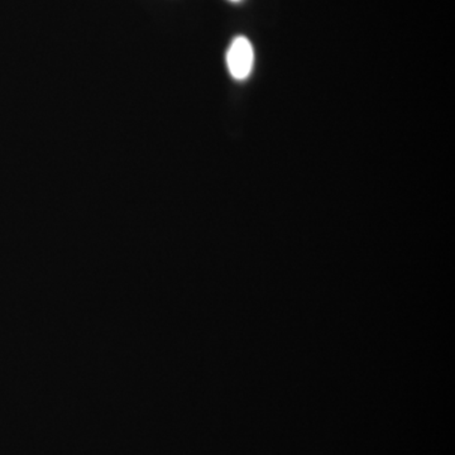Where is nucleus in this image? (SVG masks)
<instances>
[{"mask_svg": "<svg viewBox=\"0 0 455 455\" xmlns=\"http://www.w3.org/2000/svg\"><path fill=\"white\" fill-rule=\"evenodd\" d=\"M254 50L252 44L243 36H238L230 44L227 52V66L233 79L245 80L252 74Z\"/></svg>", "mask_w": 455, "mask_h": 455, "instance_id": "f257e3e1", "label": "nucleus"}, {"mask_svg": "<svg viewBox=\"0 0 455 455\" xmlns=\"http://www.w3.org/2000/svg\"><path fill=\"white\" fill-rule=\"evenodd\" d=\"M230 2L238 3V2H241V0H230Z\"/></svg>", "mask_w": 455, "mask_h": 455, "instance_id": "f03ea898", "label": "nucleus"}]
</instances>
